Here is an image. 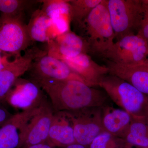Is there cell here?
I'll return each instance as SVG.
<instances>
[{"mask_svg": "<svg viewBox=\"0 0 148 148\" xmlns=\"http://www.w3.org/2000/svg\"><path fill=\"white\" fill-rule=\"evenodd\" d=\"M37 84L49 97L55 112L103 108L108 105L110 100L103 90L90 87L79 80L48 81Z\"/></svg>", "mask_w": 148, "mask_h": 148, "instance_id": "obj_1", "label": "cell"}, {"mask_svg": "<svg viewBox=\"0 0 148 148\" xmlns=\"http://www.w3.org/2000/svg\"><path fill=\"white\" fill-rule=\"evenodd\" d=\"M87 42L89 52L102 56L113 45L115 36L107 7L103 0L79 27Z\"/></svg>", "mask_w": 148, "mask_h": 148, "instance_id": "obj_2", "label": "cell"}, {"mask_svg": "<svg viewBox=\"0 0 148 148\" xmlns=\"http://www.w3.org/2000/svg\"><path fill=\"white\" fill-rule=\"evenodd\" d=\"M99 86L132 117L148 118V96L129 83L108 74L102 79Z\"/></svg>", "mask_w": 148, "mask_h": 148, "instance_id": "obj_3", "label": "cell"}, {"mask_svg": "<svg viewBox=\"0 0 148 148\" xmlns=\"http://www.w3.org/2000/svg\"><path fill=\"white\" fill-rule=\"evenodd\" d=\"M116 41L137 34L143 18V0H106Z\"/></svg>", "mask_w": 148, "mask_h": 148, "instance_id": "obj_4", "label": "cell"}, {"mask_svg": "<svg viewBox=\"0 0 148 148\" xmlns=\"http://www.w3.org/2000/svg\"><path fill=\"white\" fill-rule=\"evenodd\" d=\"M32 42L22 18L0 15V51L16 56L29 49Z\"/></svg>", "mask_w": 148, "mask_h": 148, "instance_id": "obj_5", "label": "cell"}, {"mask_svg": "<svg viewBox=\"0 0 148 148\" xmlns=\"http://www.w3.org/2000/svg\"><path fill=\"white\" fill-rule=\"evenodd\" d=\"M148 51L145 40L138 34L130 35L115 41L101 56L114 63L128 65L146 60Z\"/></svg>", "mask_w": 148, "mask_h": 148, "instance_id": "obj_6", "label": "cell"}, {"mask_svg": "<svg viewBox=\"0 0 148 148\" xmlns=\"http://www.w3.org/2000/svg\"><path fill=\"white\" fill-rule=\"evenodd\" d=\"M102 108H88L69 113L73 127L76 143L89 145L93 139L105 131L102 123Z\"/></svg>", "mask_w": 148, "mask_h": 148, "instance_id": "obj_7", "label": "cell"}, {"mask_svg": "<svg viewBox=\"0 0 148 148\" xmlns=\"http://www.w3.org/2000/svg\"><path fill=\"white\" fill-rule=\"evenodd\" d=\"M27 72L30 75L29 80L36 84L48 81L76 79L82 81L63 60L47 53L36 58Z\"/></svg>", "mask_w": 148, "mask_h": 148, "instance_id": "obj_8", "label": "cell"}, {"mask_svg": "<svg viewBox=\"0 0 148 148\" xmlns=\"http://www.w3.org/2000/svg\"><path fill=\"white\" fill-rule=\"evenodd\" d=\"M54 113L50 103L45 99L24 126L18 148L46 143Z\"/></svg>", "mask_w": 148, "mask_h": 148, "instance_id": "obj_9", "label": "cell"}, {"mask_svg": "<svg viewBox=\"0 0 148 148\" xmlns=\"http://www.w3.org/2000/svg\"><path fill=\"white\" fill-rule=\"evenodd\" d=\"M47 53L45 51L33 47L7 62L4 68L0 70V103L6 102L10 90L16 81L28 71L33 61Z\"/></svg>", "mask_w": 148, "mask_h": 148, "instance_id": "obj_10", "label": "cell"}, {"mask_svg": "<svg viewBox=\"0 0 148 148\" xmlns=\"http://www.w3.org/2000/svg\"><path fill=\"white\" fill-rule=\"evenodd\" d=\"M43 91L36 83L19 78L7 95L6 102L22 111L37 108L46 99Z\"/></svg>", "mask_w": 148, "mask_h": 148, "instance_id": "obj_11", "label": "cell"}, {"mask_svg": "<svg viewBox=\"0 0 148 148\" xmlns=\"http://www.w3.org/2000/svg\"><path fill=\"white\" fill-rule=\"evenodd\" d=\"M61 60L83 82L90 87L99 86L102 79L109 73L107 66L97 64L88 53Z\"/></svg>", "mask_w": 148, "mask_h": 148, "instance_id": "obj_12", "label": "cell"}, {"mask_svg": "<svg viewBox=\"0 0 148 148\" xmlns=\"http://www.w3.org/2000/svg\"><path fill=\"white\" fill-rule=\"evenodd\" d=\"M109 74L129 83L148 97V58L137 64L123 65L107 60Z\"/></svg>", "mask_w": 148, "mask_h": 148, "instance_id": "obj_13", "label": "cell"}, {"mask_svg": "<svg viewBox=\"0 0 148 148\" xmlns=\"http://www.w3.org/2000/svg\"><path fill=\"white\" fill-rule=\"evenodd\" d=\"M49 55L62 59L89 53L86 42L81 36L69 31L47 42Z\"/></svg>", "mask_w": 148, "mask_h": 148, "instance_id": "obj_14", "label": "cell"}, {"mask_svg": "<svg viewBox=\"0 0 148 148\" xmlns=\"http://www.w3.org/2000/svg\"><path fill=\"white\" fill-rule=\"evenodd\" d=\"M39 107L22 111L13 116L0 127V148H18L24 126Z\"/></svg>", "mask_w": 148, "mask_h": 148, "instance_id": "obj_15", "label": "cell"}, {"mask_svg": "<svg viewBox=\"0 0 148 148\" xmlns=\"http://www.w3.org/2000/svg\"><path fill=\"white\" fill-rule=\"evenodd\" d=\"M46 143L55 148L76 143L73 123L67 112H55Z\"/></svg>", "mask_w": 148, "mask_h": 148, "instance_id": "obj_16", "label": "cell"}, {"mask_svg": "<svg viewBox=\"0 0 148 148\" xmlns=\"http://www.w3.org/2000/svg\"><path fill=\"white\" fill-rule=\"evenodd\" d=\"M26 28L32 42L47 43L60 35L52 19L40 9L34 12Z\"/></svg>", "mask_w": 148, "mask_h": 148, "instance_id": "obj_17", "label": "cell"}, {"mask_svg": "<svg viewBox=\"0 0 148 148\" xmlns=\"http://www.w3.org/2000/svg\"><path fill=\"white\" fill-rule=\"evenodd\" d=\"M102 123L104 130L114 136L123 139L132 120L128 112L108 105L102 108Z\"/></svg>", "mask_w": 148, "mask_h": 148, "instance_id": "obj_18", "label": "cell"}, {"mask_svg": "<svg viewBox=\"0 0 148 148\" xmlns=\"http://www.w3.org/2000/svg\"><path fill=\"white\" fill-rule=\"evenodd\" d=\"M42 3V11L54 22L61 34L70 31L69 22L70 7L69 0H45Z\"/></svg>", "mask_w": 148, "mask_h": 148, "instance_id": "obj_19", "label": "cell"}, {"mask_svg": "<svg viewBox=\"0 0 148 148\" xmlns=\"http://www.w3.org/2000/svg\"><path fill=\"white\" fill-rule=\"evenodd\" d=\"M103 0H69L70 21L80 27L91 11Z\"/></svg>", "mask_w": 148, "mask_h": 148, "instance_id": "obj_20", "label": "cell"}, {"mask_svg": "<svg viewBox=\"0 0 148 148\" xmlns=\"http://www.w3.org/2000/svg\"><path fill=\"white\" fill-rule=\"evenodd\" d=\"M33 2L34 1L26 0H0L1 14L22 18L24 10Z\"/></svg>", "mask_w": 148, "mask_h": 148, "instance_id": "obj_21", "label": "cell"}, {"mask_svg": "<svg viewBox=\"0 0 148 148\" xmlns=\"http://www.w3.org/2000/svg\"><path fill=\"white\" fill-rule=\"evenodd\" d=\"M117 137L104 131L95 137L89 145L90 148H113Z\"/></svg>", "mask_w": 148, "mask_h": 148, "instance_id": "obj_22", "label": "cell"}, {"mask_svg": "<svg viewBox=\"0 0 148 148\" xmlns=\"http://www.w3.org/2000/svg\"><path fill=\"white\" fill-rule=\"evenodd\" d=\"M143 18L137 34L142 37L148 43V0H143Z\"/></svg>", "mask_w": 148, "mask_h": 148, "instance_id": "obj_23", "label": "cell"}, {"mask_svg": "<svg viewBox=\"0 0 148 148\" xmlns=\"http://www.w3.org/2000/svg\"><path fill=\"white\" fill-rule=\"evenodd\" d=\"M123 140L130 145L148 148V138L127 133Z\"/></svg>", "mask_w": 148, "mask_h": 148, "instance_id": "obj_24", "label": "cell"}, {"mask_svg": "<svg viewBox=\"0 0 148 148\" xmlns=\"http://www.w3.org/2000/svg\"><path fill=\"white\" fill-rule=\"evenodd\" d=\"M13 115L5 108L0 106V127L4 124Z\"/></svg>", "mask_w": 148, "mask_h": 148, "instance_id": "obj_25", "label": "cell"}, {"mask_svg": "<svg viewBox=\"0 0 148 148\" xmlns=\"http://www.w3.org/2000/svg\"><path fill=\"white\" fill-rule=\"evenodd\" d=\"M20 148H57L51 146L47 143H45L34 145L24 146Z\"/></svg>", "mask_w": 148, "mask_h": 148, "instance_id": "obj_26", "label": "cell"}, {"mask_svg": "<svg viewBox=\"0 0 148 148\" xmlns=\"http://www.w3.org/2000/svg\"><path fill=\"white\" fill-rule=\"evenodd\" d=\"M2 53H3L1 51H0V70L4 68L6 64L9 61L8 59L7 55L5 54L3 56H2Z\"/></svg>", "mask_w": 148, "mask_h": 148, "instance_id": "obj_27", "label": "cell"}, {"mask_svg": "<svg viewBox=\"0 0 148 148\" xmlns=\"http://www.w3.org/2000/svg\"><path fill=\"white\" fill-rule=\"evenodd\" d=\"M86 146L82 145H80L79 144L76 143L67 146V147H65L57 148H86Z\"/></svg>", "mask_w": 148, "mask_h": 148, "instance_id": "obj_28", "label": "cell"}, {"mask_svg": "<svg viewBox=\"0 0 148 148\" xmlns=\"http://www.w3.org/2000/svg\"><path fill=\"white\" fill-rule=\"evenodd\" d=\"M147 58H148V51L147 52Z\"/></svg>", "mask_w": 148, "mask_h": 148, "instance_id": "obj_29", "label": "cell"}]
</instances>
